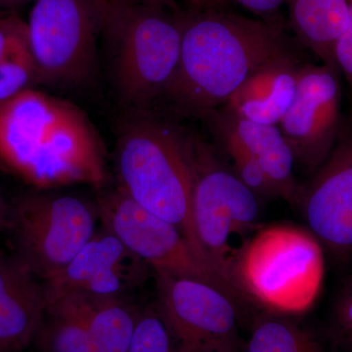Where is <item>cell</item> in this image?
I'll list each match as a JSON object with an SVG mask.
<instances>
[{
    "label": "cell",
    "instance_id": "30",
    "mask_svg": "<svg viewBox=\"0 0 352 352\" xmlns=\"http://www.w3.org/2000/svg\"><path fill=\"white\" fill-rule=\"evenodd\" d=\"M139 3L147 4V6L164 7V8H171L175 6L176 0H132Z\"/></svg>",
    "mask_w": 352,
    "mask_h": 352
},
{
    "label": "cell",
    "instance_id": "4",
    "mask_svg": "<svg viewBox=\"0 0 352 352\" xmlns=\"http://www.w3.org/2000/svg\"><path fill=\"white\" fill-rule=\"evenodd\" d=\"M100 36L118 100L126 111L148 110L164 96L182 50L180 13L132 0L99 1Z\"/></svg>",
    "mask_w": 352,
    "mask_h": 352
},
{
    "label": "cell",
    "instance_id": "23",
    "mask_svg": "<svg viewBox=\"0 0 352 352\" xmlns=\"http://www.w3.org/2000/svg\"><path fill=\"white\" fill-rule=\"evenodd\" d=\"M333 323L338 338L352 351V275L342 283L336 296Z\"/></svg>",
    "mask_w": 352,
    "mask_h": 352
},
{
    "label": "cell",
    "instance_id": "29",
    "mask_svg": "<svg viewBox=\"0 0 352 352\" xmlns=\"http://www.w3.org/2000/svg\"><path fill=\"white\" fill-rule=\"evenodd\" d=\"M9 204L3 196L0 194V233L4 232L6 229L7 219H8Z\"/></svg>",
    "mask_w": 352,
    "mask_h": 352
},
{
    "label": "cell",
    "instance_id": "25",
    "mask_svg": "<svg viewBox=\"0 0 352 352\" xmlns=\"http://www.w3.org/2000/svg\"><path fill=\"white\" fill-rule=\"evenodd\" d=\"M349 22L335 44L333 56L339 72L344 74L352 89V0H349Z\"/></svg>",
    "mask_w": 352,
    "mask_h": 352
},
{
    "label": "cell",
    "instance_id": "22",
    "mask_svg": "<svg viewBox=\"0 0 352 352\" xmlns=\"http://www.w3.org/2000/svg\"><path fill=\"white\" fill-rule=\"evenodd\" d=\"M126 352H173V340L154 303L141 308Z\"/></svg>",
    "mask_w": 352,
    "mask_h": 352
},
{
    "label": "cell",
    "instance_id": "21",
    "mask_svg": "<svg viewBox=\"0 0 352 352\" xmlns=\"http://www.w3.org/2000/svg\"><path fill=\"white\" fill-rule=\"evenodd\" d=\"M38 83V71L29 43L0 62V102L8 100Z\"/></svg>",
    "mask_w": 352,
    "mask_h": 352
},
{
    "label": "cell",
    "instance_id": "1",
    "mask_svg": "<svg viewBox=\"0 0 352 352\" xmlns=\"http://www.w3.org/2000/svg\"><path fill=\"white\" fill-rule=\"evenodd\" d=\"M0 166L36 190L107 182L103 141L68 100L29 88L0 102Z\"/></svg>",
    "mask_w": 352,
    "mask_h": 352
},
{
    "label": "cell",
    "instance_id": "24",
    "mask_svg": "<svg viewBox=\"0 0 352 352\" xmlns=\"http://www.w3.org/2000/svg\"><path fill=\"white\" fill-rule=\"evenodd\" d=\"M28 43L27 22L17 12L0 15V62Z\"/></svg>",
    "mask_w": 352,
    "mask_h": 352
},
{
    "label": "cell",
    "instance_id": "31",
    "mask_svg": "<svg viewBox=\"0 0 352 352\" xmlns=\"http://www.w3.org/2000/svg\"><path fill=\"white\" fill-rule=\"evenodd\" d=\"M99 1H104V2H118V1H122V0H99Z\"/></svg>",
    "mask_w": 352,
    "mask_h": 352
},
{
    "label": "cell",
    "instance_id": "14",
    "mask_svg": "<svg viewBox=\"0 0 352 352\" xmlns=\"http://www.w3.org/2000/svg\"><path fill=\"white\" fill-rule=\"evenodd\" d=\"M151 268L106 227L56 276L43 282L47 302L78 294L100 298H131L149 279Z\"/></svg>",
    "mask_w": 352,
    "mask_h": 352
},
{
    "label": "cell",
    "instance_id": "11",
    "mask_svg": "<svg viewBox=\"0 0 352 352\" xmlns=\"http://www.w3.org/2000/svg\"><path fill=\"white\" fill-rule=\"evenodd\" d=\"M141 308L131 298L62 296L47 302L34 344L41 352H126Z\"/></svg>",
    "mask_w": 352,
    "mask_h": 352
},
{
    "label": "cell",
    "instance_id": "18",
    "mask_svg": "<svg viewBox=\"0 0 352 352\" xmlns=\"http://www.w3.org/2000/svg\"><path fill=\"white\" fill-rule=\"evenodd\" d=\"M285 4L298 41L339 72L333 50L349 22V0H285Z\"/></svg>",
    "mask_w": 352,
    "mask_h": 352
},
{
    "label": "cell",
    "instance_id": "27",
    "mask_svg": "<svg viewBox=\"0 0 352 352\" xmlns=\"http://www.w3.org/2000/svg\"><path fill=\"white\" fill-rule=\"evenodd\" d=\"M186 10L204 11L226 9L228 0H183Z\"/></svg>",
    "mask_w": 352,
    "mask_h": 352
},
{
    "label": "cell",
    "instance_id": "13",
    "mask_svg": "<svg viewBox=\"0 0 352 352\" xmlns=\"http://www.w3.org/2000/svg\"><path fill=\"white\" fill-rule=\"evenodd\" d=\"M296 205L324 250L338 261L352 259V124L342 122L332 151L300 186Z\"/></svg>",
    "mask_w": 352,
    "mask_h": 352
},
{
    "label": "cell",
    "instance_id": "16",
    "mask_svg": "<svg viewBox=\"0 0 352 352\" xmlns=\"http://www.w3.org/2000/svg\"><path fill=\"white\" fill-rule=\"evenodd\" d=\"M300 65L289 50L271 58L220 109L256 124L278 126L295 97Z\"/></svg>",
    "mask_w": 352,
    "mask_h": 352
},
{
    "label": "cell",
    "instance_id": "12",
    "mask_svg": "<svg viewBox=\"0 0 352 352\" xmlns=\"http://www.w3.org/2000/svg\"><path fill=\"white\" fill-rule=\"evenodd\" d=\"M342 89L338 71L327 65H300L295 97L279 122L296 164L314 175L337 141Z\"/></svg>",
    "mask_w": 352,
    "mask_h": 352
},
{
    "label": "cell",
    "instance_id": "17",
    "mask_svg": "<svg viewBox=\"0 0 352 352\" xmlns=\"http://www.w3.org/2000/svg\"><path fill=\"white\" fill-rule=\"evenodd\" d=\"M220 112L235 132L241 142L249 150L261 168L274 183L280 198L296 205L300 185L295 177V157L279 126L261 124Z\"/></svg>",
    "mask_w": 352,
    "mask_h": 352
},
{
    "label": "cell",
    "instance_id": "15",
    "mask_svg": "<svg viewBox=\"0 0 352 352\" xmlns=\"http://www.w3.org/2000/svg\"><path fill=\"white\" fill-rule=\"evenodd\" d=\"M43 283L13 254H0V352H24L45 314Z\"/></svg>",
    "mask_w": 352,
    "mask_h": 352
},
{
    "label": "cell",
    "instance_id": "26",
    "mask_svg": "<svg viewBox=\"0 0 352 352\" xmlns=\"http://www.w3.org/2000/svg\"><path fill=\"white\" fill-rule=\"evenodd\" d=\"M245 10L256 15L258 19L264 21L281 30L279 13L285 0H233Z\"/></svg>",
    "mask_w": 352,
    "mask_h": 352
},
{
    "label": "cell",
    "instance_id": "6",
    "mask_svg": "<svg viewBox=\"0 0 352 352\" xmlns=\"http://www.w3.org/2000/svg\"><path fill=\"white\" fill-rule=\"evenodd\" d=\"M96 203L36 190L9 204L12 254L41 282L56 276L98 229Z\"/></svg>",
    "mask_w": 352,
    "mask_h": 352
},
{
    "label": "cell",
    "instance_id": "20",
    "mask_svg": "<svg viewBox=\"0 0 352 352\" xmlns=\"http://www.w3.org/2000/svg\"><path fill=\"white\" fill-rule=\"evenodd\" d=\"M201 120L210 127L215 140L232 162V170L238 177L261 199L280 198L274 183L241 142L219 109L208 113Z\"/></svg>",
    "mask_w": 352,
    "mask_h": 352
},
{
    "label": "cell",
    "instance_id": "2",
    "mask_svg": "<svg viewBox=\"0 0 352 352\" xmlns=\"http://www.w3.org/2000/svg\"><path fill=\"white\" fill-rule=\"evenodd\" d=\"M179 13V62L164 96L188 117L221 108L254 69L288 51L281 30L258 18L226 9Z\"/></svg>",
    "mask_w": 352,
    "mask_h": 352
},
{
    "label": "cell",
    "instance_id": "19",
    "mask_svg": "<svg viewBox=\"0 0 352 352\" xmlns=\"http://www.w3.org/2000/svg\"><path fill=\"white\" fill-rule=\"evenodd\" d=\"M245 352H324L316 337L294 315L266 311L252 323Z\"/></svg>",
    "mask_w": 352,
    "mask_h": 352
},
{
    "label": "cell",
    "instance_id": "28",
    "mask_svg": "<svg viewBox=\"0 0 352 352\" xmlns=\"http://www.w3.org/2000/svg\"><path fill=\"white\" fill-rule=\"evenodd\" d=\"M34 0H0V15L16 13L18 8Z\"/></svg>",
    "mask_w": 352,
    "mask_h": 352
},
{
    "label": "cell",
    "instance_id": "10",
    "mask_svg": "<svg viewBox=\"0 0 352 352\" xmlns=\"http://www.w3.org/2000/svg\"><path fill=\"white\" fill-rule=\"evenodd\" d=\"M155 307L173 352H240L239 303L212 285L155 274Z\"/></svg>",
    "mask_w": 352,
    "mask_h": 352
},
{
    "label": "cell",
    "instance_id": "5",
    "mask_svg": "<svg viewBox=\"0 0 352 352\" xmlns=\"http://www.w3.org/2000/svg\"><path fill=\"white\" fill-rule=\"evenodd\" d=\"M230 278L248 302L266 311L305 314L323 285L324 249L308 228L261 226L238 252Z\"/></svg>",
    "mask_w": 352,
    "mask_h": 352
},
{
    "label": "cell",
    "instance_id": "3",
    "mask_svg": "<svg viewBox=\"0 0 352 352\" xmlns=\"http://www.w3.org/2000/svg\"><path fill=\"white\" fill-rule=\"evenodd\" d=\"M113 161L118 188L177 227L199 258L215 267L201 248L194 224L190 135L160 120L150 109L127 111Z\"/></svg>",
    "mask_w": 352,
    "mask_h": 352
},
{
    "label": "cell",
    "instance_id": "8",
    "mask_svg": "<svg viewBox=\"0 0 352 352\" xmlns=\"http://www.w3.org/2000/svg\"><path fill=\"white\" fill-rule=\"evenodd\" d=\"M27 25L38 83L78 87L94 78L100 36L98 0H34Z\"/></svg>",
    "mask_w": 352,
    "mask_h": 352
},
{
    "label": "cell",
    "instance_id": "7",
    "mask_svg": "<svg viewBox=\"0 0 352 352\" xmlns=\"http://www.w3.org/2000/svg\"><path fill=\"white\" fill-rule=\"evenodd\" d=\"M190 144L197 235L210 263L231 280L237 256L232 239L245 243L261 228V198L222 163L212 146L195 135H190Z\"/></svg>",
    "mask_w": 352,
    "mask_h": 352
},
{
    "label": "cell",
    "instance_id": "9",
    "mask_svg": "<svg viewBox=\"0 0 352 352\" xmlns=\"http://www.w3.org/2000/svg\"><path fill=\"white\" fill-rule=\"evenodd\" d=\"M96 205L102 226L154 274L198 280L224 292L239 305L248 302L228 277L199 258L177 227L141 207L118 187L98 196Z\"/></svg>",
    "mask_w": 352,
    "mask_h": 352
}]
</instances>
